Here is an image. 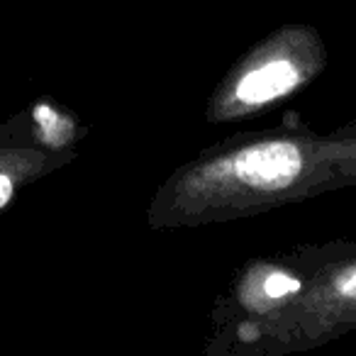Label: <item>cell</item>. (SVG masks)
Instances as JSON below:
<instances>
[{
	"label": "cell",
	"instance_id": "obj_1",
	"mask_svg": "<svg viewBox=\"0 0 356 356\" xmlns=\"http://www.w3.org/2000/svg\"><path fill=\"white\" fill-rule=\"evenodd\" d=\"M305 168V154L296 142L268 139L220 156L195 176V193L232 186L234 193H281L291 188Z\"/></svg>",
	"mask_w": 356,
	"mask_h": 356
},
{
	"label": "cell",
	"instance_id": "obj_2",
	"mask_svg": "<svg viewBox=\"0 0 356 356\" xmlns=\"http://www.w3.org/2000/svg\"><path fill=\"white\" fill-rule=\"evenodd\" d=\"M300 69L296 61L286 56H273V59L259 61L257 66L247 69L232 86V105L239 110H257L273 100L288 95L300 83Z\"/></svg>",
	"mask_w": 356,
	"mask_h": 356
},
{
	"label": "cell",
	"instance_id": "obj_3",
	"mask_svg": "<svg viewBox=\"0 0 356 356\" xmlns=\"http://www.w3.org/2000/svg\"><path fill=\"white\" fill-rule=\"evenodd\" d=\"M13 195H15V176L10 168L0 166V210L10 203Z\"/></svg>",
	"mask_w": 356,
	"mask_h": 356
}]
</instances>
